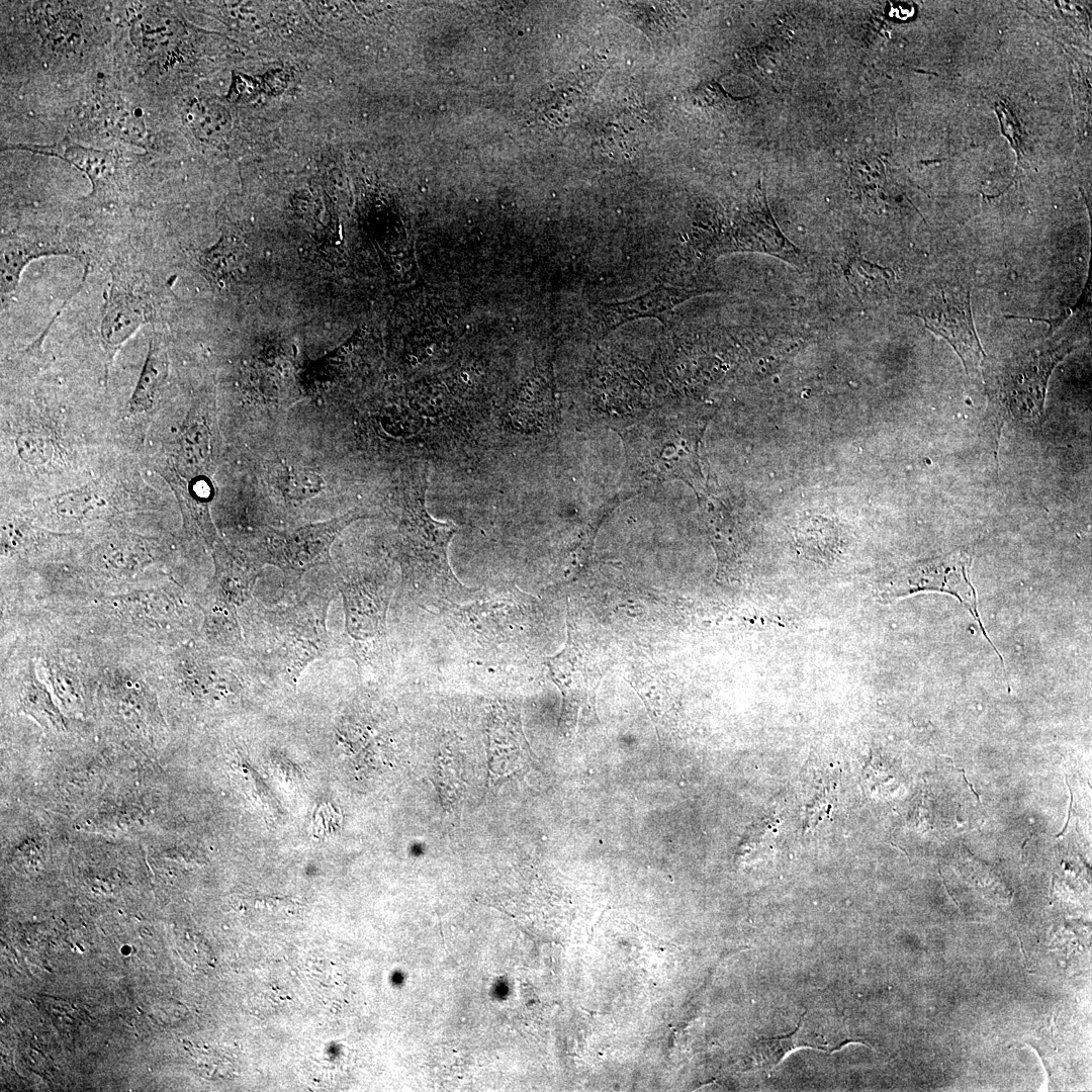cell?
Returning a JSON list of instances; mask_svg holds the SVG:
<instances>
[{"instance_id":"cell-1","label":"cell","mask_w":1092,"mask_h":1092,"mask_svg":"<svg viewBox=\"0 0 1092 1092\" xmlns=\"http://www.w3.org/2000/svg\"><path fill=\"white\" fill-rule=\"evenodd\" d=\"M333 597L310 592L293 605L272 609L251 599L240 615L248 662L295 687L309 663L338 655L339 640L327 628Z\"/></svg>"},{"instance_id":"cell-2","label":"cell","mask_w":1092,"mask_h":1092,"mask_svg":"<svg viewBox=\"0 0 1092 1092\" xmlns=\"http://www.w3.org/2000/svg\"><path fill=\"white\" fill-rule=\"evenodd\" d=\"M427 469L418 466L407 481L399 552L404 580L418 604L439 611L471 600L477 589L464 585L450 567L448 545L457 527L427 512Z\"/></svg>"},{"instance_id":"cell-3","label":"cell","mask_w":1092,"mask_h":1092,"mask_svg":"<svg viewBox=\"0 0 1092 1092\" xmlns=\"http://www.w3.org/2000/svg\"><path fill=\"white\" fill-rule=\"evenodd\" d=\"M468 655L487 663H502L515 654L529 615L526 597L518 589L478 590L461 604L438 611Z\"/></svg>"},{"instance_id":"cell-4","label":"cell","mask_w":1092,"mask_h":1092,"mask_svg":"<svg viewBox=\"0 0 1092 1092\" xmlns=\"http://www.w3.org/2000/svg\"><path fill=\"white\" fill-rule=\"evenodd\" d=\"M348 640L340 643L339 655L353 658L359 667L383 666L388 657L386 614L392 589L378 578H355L340 585Z\"/></svg>"},{"instance_id":"cell-5","label":"cell","mask_w":1092,"mask_h":1092,"mask_svg":"<svg viewBox=\"0 0 1092 1092\" xmlns=\"http://www.w3.org/2000/svg\"><path fill=\"white\" fill-rule=\"evenodd\" d=\"M1074 341L1020 353L1008 359L996 376V392L1005 408L1016 419L1040 420L1049 378L1056 365L1073 350Z\"/></svg>"},{"instance_id":"cell-6","label":"cell","mask_w":1092,"mask_h":1092,"mask_svg":"<svg viewBox=\"0 0 1092 1092\" xmlns=\"http://www.w3.org/2000/svg\"><path fill=\"white\" fill-rule=\"evenodd\" d=\"M364 516L361 512L351 511L291 532L271 529L262 537L255 555L263 565H274L284 574L299 578L312 567L328 563L331 547L339 534Z\"/></svg>"},{"instance_id":"cell-7","label":"cell","mask_w":1092,"mask_h":1092,"mask_svg":"<svg viewBox=\"0 0 1092 1092\" xmlns=\"http://www.w3.org/2000/svg\"><path fill=\"white\" fill-rule=\"evenodd\" d=\"M925 327L945 339L962 359L968 373L976 372L986 358L976 333L970 292L960 284L937 282L910 312Z\"/></svg>"},{"instance_id":"cell-8","label":"cell","mask_w":1092,"mask_h":1092,"mask_svg":"<svg viewBox=\"0 0 1092 1092\" xmlns=\"http://www.w3.org/2000/svg\"><path fill=\"white\" fill-rule=\"evenodd\" d=\"M970 563V557L963 552H954L944 557L917 563L896 574L881 590L882 597L885 599H897L925 590L950 594L969 609L982 628L986 639L990 642L977 611L975 587L969 579L968 569ZM992 646L998 654L997 649L994 645ZM999 657L1002 661L1003 658L1000 654Z\"/></svg>"},{"instance_id":"cell-9","label":"cell","mask_w":1092,"mask_h":1092,"mask_svg":"<svg viewBox=\"0 0 1092 1092\" xmlns=\"http://www.w3.org/2000/svg\"><path fill=\"white\" fill-rule=\"evenodd\" d=\"M550 677L563 696L561 723L568 727L575 719L579 706L586 696H595L603 676L600 666L590 657L584 645L577 639L573 628L568 627L567 640L561 651L546 658Z\"/></svg>"},{"instance_id":"cell-10","label":"cell","mask_w":1092,"mask_h":1092,"mask_svg":"<svg viewBox=\"0 0 1092 1092\" xmlns=\"http://www.w3.org/2000/svg\"><path fill=\"white\" fill-rule=\"evenodd\" d=\"M198 607L203 617L199 628L201 645L215 656L248 661L238 607L211 584Z\"/></svg>"},{"instance_id":"cell-11","label":"cell","mask_w":1092,"mask_h":1092,"mask_svg":"<svg viewBox=\"0 0 1092 1092\" xmlns=\"http://www.w3.org/2000/svg\"><path fill=\"white\" fill-rule=\"evenodd\" d=\"M153 313L145 296L114 278L102 315L101 337L107 345L118 347L142 325L150 322Z\"/></svg>"},{"instance_id":"cell-12","label":"cell","mask_w":1092,"mask_h":1092,"mask_svg":"<svg viewBox=\"0 0 1092 1092\" xmlns=\"http://www.w3.org/2000/svg\"><path fill=\"white\" fill-rule=\"evenodd\" d=\"M213 585L226 600L242 607L252 599V592L263 567L255 556L231 549L218 539L213 545Z\"/></svg>"},{"instance_id":"cell-13","label":"cell","mask_w":1092,"mask_h":1092,"mask_svg":"<svg viewBox=\"0 0 1092 1092\" xmlns=\"http://www.w3.org/2000/svg\"><path fill=\"white\" fill-rule=\"evenodd\" d=\"M214 457V436L207 418L191 415L185 424L178 444V461L187 477H203L210 470Z\"/></svg>"},{"instance_id":"cell-14","label":"cell","mask_w":1092,"mask_h":1092,"mask_svg":"<svg viewBox=\"0 0 1092 1092\" xmlns=\"http://www.w3.org/2000/svg\"><path fill=\"white\" fill-rule=\"evenodd\" d=\"M70 254L59 245L32 242L24 238H10L2 241L1 247V293L9 294L17 286L24 267L33 259L47 255Z\"/></svg>"},{"instance_id":"cell-15","label":"cell","mask_w":1092,"mask_h":1092,"mask_svg":"<svg viewBox=\"0 0 1092 1092\" xmlns=\"http://www.w3.org/2000/svg\"><path fill=\"white\" fill-rule=\"evenodd\" d=\"M17 696L20 709L32 716L38 723L56 730L64 729V717L54 704L46 686L37 678L32 661H29L20 671L17 682Z\"/></svg>"},{"instance_id":"cell-16","label":"cell","mask_w":1092,"mask_h":1092,"mask_svg":"<svg viewBox=\"0 0 1092 1092\" xmlns=\"http://www.w3.org/2000/svg\"><path fill=\"white\" fill-rule=\"evenodd\" d=\"M97 557L98 568L103 574L126 577L151 562L152 552L143 539L132 537L109 541Z\"/></svg>"},{"instance_id":"cell-17","label":"cell","mask_w":1092,"mask_h":1092,"mask_svg":"<svg viewBox=\"0 0 1092 1092\" xmlns=\"http://www.w3.org/2000/svg\"><path fill=\"white\" fill-rule=\"evenodd\" d=\"M166 352L160 341L153 337L149 343L147 358L140 378L129 400L132 414L143 413L152 407L159 389L167 375Z\"/></svg>"},{"instance_id":"cell-18","label":"cell","mask_w":1092,"mask_h":1092,"mask_svg":"<svg viewBox=\"0 0 1092 1092\" xmlns=\"http://www.w3.org/2000/svg\"><path fill=\"white\" fill-rule=\"evenodd\" d=\"M43 667L53 690L64 706L73 711L83 708V679L77 667L58 656H47Z\"/></svg>"},{"instance_id":"cell-19","label":"cell","mask_w":1092,"mask_h":1092,"mask_svg":"<svg viewBox=\"0 0 1092 1092\" xmlns=\"http://www.w3.org/2000/svg\"><path fill=\"white\" fill-rule=\"evenodd\" d=\"M43 154L58 156L84 171L90 178L96 190L100 182L105 181L111 174L113 159L109 152L84 149L77 145L60 144L59 146L46 148Z\"/></svg>"},{"instance_id":"cell-20","label":"cell","mask_w":1092,"mask_h":1092,"mask_svg":"<svg viewBox=\"0 0 1092 1092\" xmlns=\"http://www.w3.org/2000/svg\"><path fill=\"white\" fill-rule=\"evenodd\" d=\"M102 505V502L90 490L71 492L55 498L52 508L59 519L78 521Z\"/></svg>"},{"instance_id":"cell-21","label":"cell","mask_w":1092,"mask_h":1092,"mask_svg":"<svg viewBox=\"0 0 1092 1092\" xmlns=\"http://www.w3.org/2000/svg\"><path fill=\"white\" fill-rule=\"evenodd\" d=\"M16 449L22 460L33 465L44 464L54 453L50 437L37 430L20 432L16 439Z\"/></svg>"},{"instance_id":"cell-22","label":"cell","mask_w":1092,"mask_h":1092,"mask_svg":"<svg viewBox=\"0 0 1092 1092\" xmlns=\"http://www.w3.org/2000/svg\"><path fill=\"white\" fill-rule=\"evenodd\" d=\"M279 476V487L289 497H309L322 489V479L307 471L286 470Z\"/></svg>"}]
</instances>
